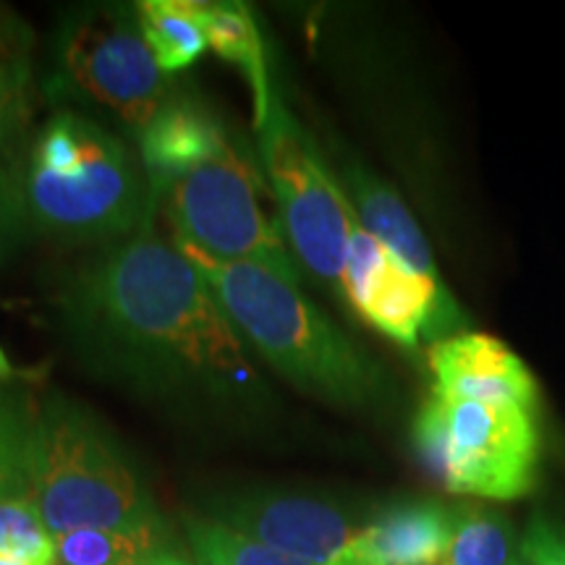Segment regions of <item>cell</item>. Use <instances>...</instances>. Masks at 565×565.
<instances>
[{"label":"cell","mask_w":565,"mask_h":565,"mask_svg":"<svg viewBox=\"0 0 565 565\" xmlns=\"http://www.w3.org/2000/svg\"><path fill=\"white\" fill-rule=\"evenodd\" d=\"M55 309L84 370L162 412L217 424L275 412L252 349L158 221L76 267Z\"/></svg>","instance_id":"1"},{"label":"cell","mask_w":565,"mask_h":565,"mask_svg":"<svg viewBox=\"0 0 565 565\" xmlns=\"http://www.w3.org/2000/svg\"><path fill=\"white\" fill-rule=\"evenodd\" d=\"M192 263L254 356L309 395L338 406H366L385 393V377L296 282L267 267L225 263L171 236Z\"/></svg>","instance_id":"2"},{"label":"cell","mask_w":565,"mask_h":565,"mask_svg":"<svg viewBox=\"0 0 565 565\" xmlns=\"http://www.w3.org/2000/svg\"><path fill=\"white\" fill-rule=\"evenodd\" d=\"M34 228L71 244H116L158 221L145 168L116 134L55 113L19 168Z\"/></svg>","instance_id":"3"},{"label":"cell","mask_w":565,"mask_h":565,"mask_svg":"<svg viewBox=\"0 0 565 565\" xmlns=\"http://www.w3.org/2000/svg\"><path fill=\"white\" fill-rule=\"evenodd\" d=\"M32 503L53 536L166 521L116 435L66 395H51L40 406Z\"/></svg>","instance_id":"4"},{"label":"cell","mask_w":565,"mask_h":565,"mask_svg":"<svg viewBox=\"0 0 565 565\" xmlns=\"http://www.w3.org/2000/svg\"><path fill=\"white\" fill-rule=\"evenodd\" d=\"M414 440L448 492L515 500L534 487L540 429L536 414L521 406L433 393L414 422Z\"/></svg>","instance_id":"5"},{"label":"cell","mask_w":565,"mask_h":565,"mask_svg":"<svg viewBox=\"0 0 565 565\" xmlns=\"http://www.w3.org/2000/svg\"><path fill=\"white\" fill-rule=\"evenodd\" d=\"M259 139L280 231L296 265L343 296L345 257L359 217L341 179L330 173L317 141L278 97Z\"/></svg>","instance_id":"6"},{"label":"cell","mask_w":565,"mask_h":565,"mask_svg":"<svg viewBox=\"0 0 565 565\" xmlns=\"http://www.w3.org/2000/svg\"><path fill=\"white\" fill-rule=\"evenodd\" d=\"M257 173L228 147L204 166H196L160 196L158 215H166L171 236L189 242L225 263H252L301 282L286 236L259 200Z\"/></svg>","instance_id":"7"},{"label":"cell","mask_w":565,"mask_h":565,"mask_svg":"<svg viewBox=\"0 0 565 565\" xmlns=\"http://www.w3.org/2000/svg\"><path fill=\"white\" fill-rule=\"evenodd\" d=\"M58 61L71 87L137 134L173 97L171 76L162 74L147 47L137 11L124 6L71 19L61 34Z\"/></svg>","instance_id":"8"},{"label":"cell","mask_w":565,"mask_h":565,"mask_svg":"<svg viewBox=\"0 0 565 565\" xmlns=\"http://www.w3.org/2000/svg\"><path fill=\"white\" fill-rule=\"evenodd\" d=\"M343 299L370 328L404 349H416L422 338L440 343L469 328L448 286L401 263L362 223L353 228L345 257Z\"/></svg>","instance_id":"9"},{"label":"cell","mask_w":565,"mask_h":565,"mask_svg":"<svg viewBox=\"0 0 565 565\" xmlns=\"http://www.w3.org/2000/svg\"><path fill=\"white\" fill-rule=\"evenodd\" d=\"M210 519L309 565H351L366 521L324 494L244 490L210 500Z\"/></svg>","instance_id":"10"},{"label":"cell","mask_w":565,"mask_h":565,"mask_svg":"<svg viewBox=\"0 0 565 565\" xmlns=\"http://www.w3.org/2000/svg\"><path fill=\"white\" fill-rule=\"evenodd\" d=\"M433 393L445 398L513 404L534 412L540 408V385L534 374L498 338L466 333L445 338L429 349Z\"/></svg>","instance_id":"11"},{"label":"cell","mask_w":565,"mask_h":565,"mask_svg":"<svg viewBox=\"0 0 565 565\" xmlns=\"http://www.w3.org/2000/svg\"><path fill=\"white\" fill-rule=\"evenodd\" d=\"M137 139L154 210L175 181L233 147L223 124L192 97L181 95L162 105Z\"/></svg>","instance_id":"12"},{"label":"cell","mask_w":565,"mask_h":565,"mask_svg":"<svg viewBox=\"0 0 565 565\" xmlns=\"http://www.w3.org/2000/svg\"><path fill=\"white\" fill-rule=\"evenodd\" d=\"M450 536V508L408 500L372 515L353 542L362 565H440Z\"/></svg>","instance_id":"13"},{"label":"cell","mask_w":565,"mask_h":565,"mask_svg":"<svg viewBox=\"0 0 565 565\" xmlns=\"http://www.w3.org/2000/svg\"><path fill=\"white\" fill-rule=\"evenodd\" d=\"M341 183L345 194L351 196L353 210H356L359 223L372 233L377 242H383L401 263H406L412 270L424 275L427 280L443 282V275L437 270V263L429 249L427 238L414 221V215L393 192L372 171L353 160L341 162Z\"/></svg>","instance_id":"14"},{"label":"cell","mask_w":565,"mask_h":565,"mask_svg":"<svg viewBox=\"0 0 565 565\" xmlns=\"http://www.w3.org/2000/svg\"><path fill=\"white\" fill-rule=\"evenodd\" d=\"M58 565H196L166 521L145 529H82L55 536Z\"/></svg>","instance_id":"15"},{"label":"cell","mask_w":565,"mask_h":565,"mask_svg":"<svg viewBox=\"0 0 565 565\" xmlns=\"http://www.w3.org/2000/svg\"><path fill=\"white\" fill-rule=\"evenodd\" d=\"M32 34L0 9V162L19 171V152L32 121Z\"/></svg>","instance_id":"16"},{"label":"cell","mask_w":565,"mask_h":565,"mask_svg":"<svg viewBox=\"0 0 565 565\" xmlns=\"http://www.w3.org/2000/svg\"><path fill=\"white\" fill-rule=\"evenodd\" d=\"M204 32H207L212 51L246 74L254 100V124L263 129L270 118L275 95L270 89V74H267L265 40L252 11L242 3H207L204 6Z\"/></svg>","instance_id":"17"},{"label":"cell","mask_w":565,"mask_h":565,"mask_svg":"<svg viewBox=\"0 0 565 565\" xmlns=\"http://www.w3.org/2000/svg\"><path fill=\"white\" fill-rule=\"evenodd\" d=\"M204 6L196 0H145L137 6L141 34L166 76L189 68L210 47Z\"/></svg>","instance_id":"18"},{"label":"cell","mask_w":565,"mask_h":565,"mask_svg":"<svg viewBox=\"0 0 565 565\" xmlns=\"http://www.w3.org/2000/svg\"><path fill=\"white\" fill-rule=\"evenodd\" d=\"M40 406L30 387L0 383V500H32Z\"/></svg>","instance_id":"19"},{"label":"cell","mask_w":565,"mask_h":565,"mask_svg":"<svg viewBox=\"0 0 565 565\" xmlns=\"http://www.w3.org/2000/svg\"><path fill=\"white\" fill-rule=\"evenodd\" d=\"M513 529L500 513L479 505L450 508V536L440 565H515Z\"/></svg>","instance_id":"20"},{"label":"cell","mask_w":565,"mask_h":565,"mask_svg":"<svg viewBox=\"0 0 565 565\" xmlns=\"http://www.w3.org/2000/svg\"><path fill=\"white\" fill-rule=\"evenodd\" d=\"M183 529H186V545L196 565H309L210 515H189Z\"/></svg>","instance_id":"21"},{"label":"cell","mask_w":565,"mask_h":565,"mask_svg":"<svg viewBox=\"0 0 565 565\" xmlns=\"http://www.w3.org/2000/svg\"><path fill=\"white\" fill-rule=\"evenodd\" d=\"M0 557L30 565H58L55 536L30 498L0 500Z\"/></svg>","instance_id":"22"},{"label":"cell","mask_w":565,"mask_h":565,"mask_svg":"<svg viewBox=\"0 0 565 565\" xmlns=\"http://www.w3.org/2000/svg\"><path fill=\"white\" fill-rule=\"evenodd\" d=\"M34 231L19 171L0 162V259L19 252Z\"/></svg>","instance_id":"23"},{"label":"cell","mask_w":565,"mask_h":565,"mask_svg":"<svg viewBox=\"0 0 565 565\" xmlns=\"http://www.w3.org/2000/svg\"><path fill=\"white\" fill-rule=\"evenodd\" d=\"M524 565H565V526L534 515L521 540Z\"/></svg>","instance_id":"24"},{"label":"cell","mask_w":565,"mask_h":565,"mask_svg":"<svg viewBox=\"0 0 565 565\" xmlns=\"http://www.w3.org/2000/svg\"><path fill=\"white\" fill-rule=\"evenodd\" d=\"M17 366L9 362V356H6V351L0 349V383H11L13 377H17Z\"/></svg>","instance_id":"25"},{"label":"cell","mask_w":565,"mask_h":565,"mask_svg":"<svg viewBox=\"0 0 565 565\" xmlns=\"http://www.w3.org/2000/svg\"><path fill=\"white\" fill-rule=\"evenodd\" d=\"M0 565H30V563H21V561H13V557H0Z\"/></svg>","instance_id":"26"},{"label":"cell","mask_w":565,"mask_h":565,"mask_svg":"<svg viewBox=\"0 0 565 565\" xmlns=\"http://www.w3.org/2000/svg\"><path fill=\"white\" fill-rule=\"evenodd\" d=\"M351 565H362V563H351Z\"/></svg>","instance_id":"27"}]
</instances>
